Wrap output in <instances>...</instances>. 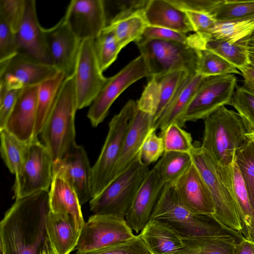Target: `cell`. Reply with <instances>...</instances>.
<instances>
[{
	"label": "cell",
	"instance_id": "b9f144b4",
	"mask_svg": "<svg viewBox=\"0 0 254 254\" xmlns=\"http://www.w3.org/2000/svg\"><path fill=\"white\" fill-rule=\"evenodd\" d=\"M231 106L242 117L248 132H254V94L237 86Z\"/></svg>",
	"mask_w": 254,
	"mask_h": 254
},
{
	"label": "cell",
	"instance_id": "484cf974",
	"mask_svg": "<svg viewBox=\"0 0 254 254\" xmlns=\"http://www.w3.org/2000/svg\"><path fill=\"white\" fill-rule=\"evenodd\" d=\"M49 205L53 213L70 215L76 228L81 232L85 222L78 197L69 184L56 174H53L49 190Z\"/></svg>",
	"mask_w": 254,
	"mask_h": 254
},
{
	"label": "cell",
	"instance_id": "8992f818",
	"mask_svg": "<svg viewBox=\"0 0 254 254\" xmlns=\"http://www.w3.org/2000/svg\"><path fill=\"white\" fill-rule=\"evenodd\" d=\"M150 169L141 160L140 152L130 165L89 202L94 214L125 219L137 192Z\"/></svg>",
	"mask_w": 254,
	"mask_h": 254
},
{
	"label": "cell",
	"instance_id": "7402d4cb",
	"mask_svg": "<svg viewBox=\"0 0 254 254\" xmlns=\"http://www.w3.org/2000/svg\"><path fill=\"white\" fill-rule=\"evenodd\" d=\"M39 87L37 85L21 89L3 128L25 142L34 138Z\"/></svg>",
	"mask_w": 254,
	"mask_h": 254
},
{
	"label": "cell",
	"instance_id": "6da1fadb",
	"mask_svg": "<svg viewBox=\"0 0 254 254\" xmlns=\"http://www.w3.org/2000/svg\"><path fill=\"white\" fill-rule=\"evenodd\" d=\"M50 211L49 190L16 199L0 223V254H40Z\"/></svg>",
	"mask_w": 254,
	"mask_h": 254
},
{
	"label": "cell",
	"instance_id": "8fae6325",
	"mask_svg": "<svg viewBox=\"0 0 254 254\" xmlns=\"http://www.w3.org/2000/svg\"><path fill=\"white\" fill-rule=\"evenodd\" d=\"M150 73L143 58L139 56L117 74L108 78L107 81L90 106L87 117L93 127L102 123L117 98L130 85Z\"/></svg>",
	"mask_w": 254,
	"mask_h": 254
},
{
	"label": "cell",
	"instance_id": "11a10c76",
	"mask_svg": "<svg viewBox=\"0 0 254 254\" xmlns=\"http://www.w3.org/2000/svg\"><path fill=\"white\" fill-rule=\"evenodd\" d=\"M236 43L243 46L249 55L254 58V30L248 36Z\"/></svg>",
	"mask_w": 254,
	"mask_h": 254
},
{
	"label": "cell",
	"instance_id": "ab89813d",
	"mask_svg": "<svg viewBox=\"0 0 254 254\" xmlns=\"http://www.w3.org/2000/svg\"><path fill=\"white\" fill-rule=\"evenodd\" d=\"M94 46L100 68L103 72L116 60L123 49L115 35L105 30L94 40Z\"/></svg>",
	"mask_w": 254,
	"mask_h": 254
},
{
	"label": "cell",
	"instance_id": "74e56055",
	"mask_svg": "<svg viewBox=\"0 0 254 254\" xmlns=\"http://www.w3.org/2000/svg\"><path fill=\"white\" fill-rule=\"evenodd\" d=\"M235 160L242 176L254 212V142L248 140L236 151Z\"/></svg>",
	"mask_w": 254,
	"mask_h": 254
},
{
	"label": "cell",
	"instance_id": "f1b7e54d",
	"mask_svg": "<svg viewBox=\"0 0 254 254\" xmlns=\"http://www.w3.org/2000/svg\"><path fill=\"white\" fill-rule=\"evenodd\" d=\"M244 237L232 233L196 237H182L184 248L173 254H234L238 242Z\"/></svg>",
	"mask_w": 254,
	"mask_h": 254
},
{
	"label": "cell",
	"instance_id": "e575fe53",
	"mask_svg": "<svg viewBox=\"0 0 254 254\" xmlns=\"http://www.w3.org/2000/svg\"><path fill=\"white\" fill-rule=\"evenodd\" d=\"M204 38L205 49L219 55L238 70L250 64L249 53L243 46L238 43Z\"/></svg>",
	"mask_w": 254,
	"mask_h": 254
},
{
	"label": "cell",
	"instance_id": "d6a6232c",
	"mask_svg": "<svg viewBox=\"0 0 254 254\" xmlns=\"http://www.w3.org/2000/svg\"><path fill=\"white\" fill-rule=\"evenodd\" d=\"M0 154L10 172L17 175L27 154L29 142L22 141L5 129L0 130Z\"/></svg>",
	"mask_w": 254,
	"mask_h": 254
},
{
	"label": "cell",
	"instance_id": "5b68a950",
	"mask_svg": "<svg viewBox=\"0 0 254 254\" xmlns=\"http://www.w3.org/2000/svg\"><path fill=\"white\" fill-rule=\"evenodd\" d=\"M161 220L182 237L208 236L221 233H241L230 231L213 216L194 212L179 201L174 187L164 185L150 219Z\"/></svg>",
	"mask_w": 254,
	"mask_h": 254
},
{
	"label": "cell",
	"instance_id": "3957f363",
	"mask_svg": "<svg viewBox=\"0 0 254 254\" xmlns=\"http://www.w3.org/2000/svg\"><path fill=\"white\" fill-rule=\"evenodd\" d=\"M190 154L212 196L215 207L214 217L225 228L241 233V221L230 186V166H220L201 146L194 145Z\"/></svg>",
	"mask_w": 254,
	"mask_h": 254
},
{
	"label": "cell",
	"instance_id": "277c9868",
	"mask_svg": "<svg viewBox=\"0 0 254 254\" xmlns=\"http://www.w3.org/2000/svg\"><path fill=\"white\" fill-rule=\"evenodd\" d=\"M204 120L201 147L221 166H230L236 150L247 142L245 124L237 112L222 106Z\"/></svg>",
	"mask_w": 254,
	"mask_h": 254
},
{
	"label": "cell",
	"instance_id": "60d3db41",
	"mask_svg": "<svg viewBox=\"0 0 254 254\" xmlns=\"http://www.w3.org/2000/svg\"><path fill=\"white\" fill-rule=\"evenodd\" d=\"M164 152L190 153L194 145L190 133L176 123L170 124L161 131Z\"/></svg>",
	"mask_w": 254,
	"mask_h": 254
},
{
	"label": "cell",
	"instance_id": "d6986e66",
	"mask_svg": "<svg viewBox=\"0 0 254 254\" xmlns=\"http://www.w3.org/2000/svg\"><path fill=\"white\" fill-rule=\"evenodd\" d=\"M188 73L178 70L149 77L136 102L137 109L152 115L155 124Z\"/></svg>",
	"mask_w": 254,
	"mask_h": 254
},
{
	"label": "cell",
	"instance_id": "f35d334b",
	"mask_svg": "<svg viewBox=\"0 0 254 254\" xmlns=\"http://www.w3.org/2000/svg\"><path fill=\"white\" fill-rule=\"evenodd\" d=\"M199 64L197 72L204 77L228 74H239L241 72L233 64L216 54L206 49L198 50Z\"/></svg>",
	"mask_w": 254,
	"mask_h": 254
},
{
	"label": "cell",
	"instance_id": "7bdbcfd3",
	"mask_svg": "<svg viewBox=\"0 0 254 254\" xmlns=\"http://www.w3.org/2000/svg\"><path fill=\"white\" fill-rule=\"evenodd\" d=\"M76 254H152L139 234L131 239L106 248Z\"/></svg>",
	"mask_w": 254,
	"mask_h": 254
},
{
	"label": "cell",
	"instance_id": "7a4b0ae2",
	"mask_svg": "<svg viewBox=\"0 0 254 254\" xmlns=\"http://www.w3.org/2000/svg\"><path fill=\"white\" fill-rule=\"evenodd\" d=\"M77 109L73 75L65 77L55 105L40 134L54 163L63 159L75 142V117Z\"/></svg>",
	"mask_w": 254,
	"mask_h": 254
},
{
	"label": "cell",
	"instance_id": "d590c367",
	"mask_svg": "<svg viewBox=\"0 0 254 254\" xmlns=\"http://www.w3.org/2000/svg\"><path fill=\"white\" fill-rule=\"evenodd\" d=\"M212 17L220 22L254 19V0H221Z\"/></svg>",
	"mask_w": 254,
	"mask_h": 254
},
{
	"label": "cell",
	"instance_id": "ee69618b",
	"mask_svg": "<svg viewBox=\"0 0 254 254\" xmlns=\"http://www.w3.org/2000/svg\"><path fill=\"white\" fill-rule=\"evenodd\" d=\"M26 0H0V18H2L15 33L22 21Z\"/></svg>",
	"mask_w": 254,
	"mask_h": 254
},
{
	"label": "cell",
	"instance_id": "e0dca14e",
	"mask_svg": "<svg viewBox=\"0 0 254 254\" xmlns=\"http://www.w3.org/2000/svg\"><path fill=\"white\" fill-rule=\"evenodd\" d=\"M44 33L53 66L65 77L72 75L81 41L68 27L64 17L54 26L44 28Z\"/></svg>",
	"mask_w": 254,
	"mask_h": 254
},
{
	"label": "cell",
	"instance_id": "ffe728a7",
	"mask_svg": "<svg viewBox=\"0 0 254 254\" xmlns=\"http://www.w3.org/2000/svg\"><path fill=\"white\" fill-rule=\"evenodd\" d=\"M172 185L179 201L185 206L194 212L214 217L215 207L212 196L193 163Z\"/></svg>",
	"mask_w": 254,
	"mask_h": 254
},
{
	"label": "cell",
	"instance_id": "f907efd6",
	"mask_svg": "<svg viewBox=\"0 0 254 254\" xmlns=\"http://www.w3.org/2000/svg\"><path fill=\"white\" fill-rule=\"evenodd\" d=\"M21 89H14L0 92V130L4 128Z\"/></svg>",
	"mask_w": 254,
	"mask_h": 254
},
{
	"label": "cell",
	"instance_id": "9f6ffc18",
	"mask_svg": "<svg viewBox=\"0 0 254 254\" xmlns=\"http://www.w3.org/2000/svg\"><path fill=\"white\" fill-rule=\"evenodd\" d=\"M40 254H56L51 246L48 239L41 250Z\"/></svg>",
	"mask_w": 254,
	"mask_h": 254
},
{
	"label": "cell",
	"instance_id": "30bf717a",
	"mask_svg": "<svg viewBox=\"0 0 254 254\" xmlns=\"http://www.w3.org/2000/svg\"><path fill=\"white\" fill-rule=\"evenodd\" d=\"M237 77L228 74L204 77L182 119L187 122L205 120L222 106L231 105Z\"/></svg>",
	"mask_w": 254,
	"mask_h": 254
},
{
	"label": "cell",
	"instance_id": "816d5d0a",
	"mask_svg": "<svg viewBox=\"0 0 254 254\" xmlns=\"http://www.w3.org/2000/svg\"><path fill=\"white\" fill-rule=\"evenodd\" d=\"M194 32L206 36L217 21L210 15L191 11H185Z\"/></svg>",
	"mask_w": 254,
	"mask_h": 254
},
{
	"label": "cell",
	"instance_id": "5bb4252c",
	"mask_svg": "<svg viewBox=\"0 0 254 254\" xmlns=\"http://www.w3.org/2000/svg\"><path fill=\"white\" fill-rule=\"evenodd\" d=\"M57 72L52 65L16 54L0 62V91L39 85Z\"/></svg>",
	"mask_w": 254,
	"mask_h": 254
},
{
	"label": "cell",
	"instance_id": "603a6c76",
	"mask_svg": "<svg viewBox=\"0 0 254 254\" xmlns=\"http://www.w3.org/2000/svg\"><path fill=\"white\" fill-rule=\"evenodd\" d=\"M154 125L153 116L137 108L125 136L112 181L133 162L140 152L147 135L155 130Z\"/></svg>",
	"mask_w": 254,
	"mask_h": 254
},
{
	"label": "cell",
	"instance_id": "f546056e",
	"mask_svg": "<svg viewBox=\"0 0 254 254\" xmlns=\"http://www.w3.org/2000/svg\"><path fill=\"white\" fill-rule=\"evenodd\" d=\"M230 180L241 221V233L245 239L254 242V212L242 176L235 160L230 166Z\"/></svg>",
	"mask_w": 254,
	"mask_h": 254
},
{
	"label": "cell",
	"instance_id": "db71d44e",
	"mask_svg": "<svg viewBox=\"0 0 254 254\" xmlns=\"http://www.w3.org/2000/svg\"><path fill=\"white\" fill-rule=\"evenodd\" d=\"M234 254H254V242L244 237L236 244Z\"/></svg>",
	"mask_w": 254,
	"mask_h": 254
},
{
	"label": "cell",
	"instance_id": "ba28073f",
	"mask_svg": "<svg viewBox=\"0 0 254 254\" xmlns=\"http://www.w3.org/2000/svg\"><path fill=\"white\" fill-rule=\"evenodd\" d=\"M135 44L147 64L149 77L178 70L197 72L198 50L189 45L158 39L140 40Z\"/></svg>",
	"mask_w": 254,
	"mask_h": 254
},
{
	"label": "cell",
	"instance_id": "4fadbf2b",
	"mask_svg": "<svg viewBox=\"0 0 254 254\" xmlns=\"http://www.w3.org/2000/svg\"><path fill=\"white\" fill-rule=\"evenodd\" d=\"M125 218L94 214L85 222L76 249L78 252L99 250L135 237Z\"/></svg>",
	"mask_w": 254,
	"mask_h": 254
},
{
	"label": "cell",
	"instance_id": "8d00e7d4",
	"mask_svg": "<svg viewBox=\"0 0 254 254\" xmlns=\"http://www.w3.org/2000/svg\"><path fill=\"white\" fill-rule=\"evenodd\" d=\"M254 30V19L232 22H217L205 38L235 43Z\"/></svg>",
	"mask_w": 254,
	"mask_h": 254
},
{
	"label": "cell",
	"instance_id": "681fc988",
	"mask_svg": "<svg viewBox=\"0 0 254 254\" xmlns=\"http://www.w3.org/2000/svg\"><path fill=\"white\" fill-rule=\"evenodd\" d=\"M149 0H124L116 1L119 11L111 20L115 21L137 14H143Z\"/></svg>",
	"mask_w": 254,
	"mask_h": 254
},
{
	"label": "cell",
	"instance_id": "d4e9b609",
	"mask_svg": "<svg viewBox=\"0 0 254 254\" xmlns=\"http://www.w3.org/2000/svg\"><path fill=\"white\" fill-rule=\"evenodd\" d=\"M143 15L148 26L165 28L185 34L194 32L186 12L168 0H149Z\"/></svg>",
	"mask_w": 254,
	"mask_h": 254
},
{
	"label": "cell",
	"instance_id": "2e32d148",
	"mask_svg": "<svg viewBox=\"0 0 254 254\" xmlns=\"http://www.w3.org/2000/svg\"><path fill=\"white\" fill-rule=\"evenodd\" d=\"M53 174L60 176L69 184L81 205L93 198L92 167L82 146L76 143L63 159L54 163Z\"/></svg>",
	"mask_w": 254,
	"mask_h": 254
},
{
	"label": "cell",
	"instance_id": "ac0fdd59",
	"mask_svg": "<svg viewBox=\"0 0 254 254\" xmlns=\"http://www.w3.org/2000/svg\"><path fill=\"white\" fill-rule=\"evenodd\" d=\"M15 35L17 54L53 65L47 49L44 28L39 22L34 0H26L23 18Z\"/></svg>",
	"mask_w": 254,
	"mask_h": 254
},
{
	"label": "cell",
	"instance_id": "6f0895ef",
	"mask_svg": "<svg viewBox=\"0 0 254 254\" xmlns=\"http://www.w3.org/2000/svg\"><path fill=\"white\" fill-rule=\"evenodd\" d=\"M246 136L248 140L254 142V132H247Z\"/></svg>",
	"mask_w": 254,
	"mask_h": 254
},
{
	"label": "cell",
	"instance_id": "bcb514c9",
	"mask_svg": "<svg viewBox=\"0 0 254 254\" xmlns=\"http://www.w3.org/2000/svg\"><path fill=\"white\" fill-rule=\"evenodd\" d=\"M17 54L15 33L0 18V62L6 61Z\"/></svg>",
	"mask_w": 254,
	"mask_h": 254
},
{
	"label": "cell",
	"instance_id": "9a60e30c",
	"mask_svg": "<svg viewBox=\"0 0 254 254\" xmlns=\"http://www.w3.org/2000/svg\"><path fill=\"white\" fill-rule=\"evenodd\" d=\"M64 20L74 35L81 41L94 40L107 26L105 1L72 0Z\"/></svg>",
	"mask_w": 254,
	"mask_h": 254
},
{
	"label": "cell",
	"instance_id": "836d02e7",
	"mask_svg": "<svg viewBox=\"0 0 254 254\" xmlns=\"http://www.w3.org/2000/svg\"><path fill=\"white\" fill-rule=\"evenodd\" d=\"M147 26L143 14H137L110 22L104 30L112 32L123 48L131 42L139 41Z\"/></svg>",
	"mask_w": 254,
	"mask_h": 254
},
{
	"label": "cell",
	"instance_id": "f5cc1de1",
	"mask_svg": "<svg viewBox=\"0 0 254 254\" xmlns=\"http://www.w3.org/2000/svg\"><path fill=\"white\" fill-rule=\"evenodd\" d=\"M239 70L244 78V84L242 86L254 94V66L250 64Z\"/></svg>",
	"mask_w": 254,
	"mask_h": 254
},
{
	"label": "cell",
	"instance_id": "9c48e42d",
	"mask_svg": "<svg viewBox=\"0 0 254 254\" xmlns=\"http://www.w3.org/2000/svg\"><path fill=\"white\" fill-rule=\"evenodd\" d=\"M52 156L38 137L32 139L22 167L15 176L13 198H23L40 191L50 190L53 179Z\"/></svg>",
	"mask_w": 254,
	"mask_h": 254
},
{
	"label": "cell",
	"instance_id": "83f0119b",
	"mask_svg": "<svg viewBox=\"0 0 254 254\" xmlns=\"http://www.w3.org/2000/svg\"><path fill=\"white\" fill-rule=\"evenodd\" d=\"M139 234L152 254H173L184 248L182 237L159 220L150 219Z\"/></svg>",
	"mask_w": 254,
	"mask_h": 254
},
{
	"label": "cell",
	"instance_id": "cb8c5ba5",
	"mask_svg": "<svg viewBox=\"0 0 254 254\" xmlns=\"http://www.w3.org/2000/svg\"><path fill=\"white\" fill-rule=\"evenodd\" d=\"M198 72L188 73L154 125L155 130H163L175 123L183 127L182 119L204 78Z\"/></svg>",
	"mask_w": 254,
	"mask_h": 254
},
{
	"label": "cell",
	"instance_id": "4316f807",
	"mask_svg": "<svg viewBox=\"0 0 254 254\" xmlns=\"http://www.w3.org/2000/svg\"><path fill=\"white\" fill-rule=\"evenodd\" d=\"M49 242L56 254H69L76 248L80 232L68 214L50 211L46 223Z\"/></svg>",
	"mask_w": 254,
	"mask_h": 254
},
{
	"label": "cell",
	"instance_id": "44dd1931",
	"mask_svg": "<svg viewBox=\"0 0 254 254\" xmlns=\"http://www.w3.org/2000/svg\"><path fill=\"white\" fill-rule=\"evenodd\" d=\"M164 186L153 168L143 182L125 216L129 226L136 234L140 233L150 220Z\"/></svg>",
	"mask_w": 254,
	"mask_h": 254
},
{
	"label": "cell",
	"instance_id": "f6af8a7d",
	"mask_svg": "<svg viewBox=\"0 0 254 254\" xmlns=\"http://www.w3.org/2000/svg\"><path fill=\"white\" fill-rule=\"evenodd\" d=\"M164 153L163 138L154 129L147 135L140 150L143 162L147 166L159 160Z\"/></svg>",
	"mask_w": 254,
	"mask_h": 254
},
{
	"label": "cell",
	"instance_id": "52a82bcc",
	"mask_svg": "<svg viewBox=\"0 0 254 254\" xmlns=\"http://www.w3.org/2000/svg\"><path fill=\"white\" fill-rule=\"evenodd\" d=\"M136 109V102L132 100L128 101L109 124L108 133L100 154L92 166L93 198L112 181L125 136Z\"/></svg>",
	"mask_w": 254,
	"mask_h": 254
},
{
	"label": "cell",
	"instance_id": "c3c4849f",
	"mask_svg": "<svg viewBox=\"0 0 254 254\" xmlns=\"http://www.w3.org/2000/svg\"><path fill=\"white\" fill-rule=\"evenodd\" d=\"M177 8L212 16L221 0H168Z\"/></svg>",
	"mask_w": 254,
	"mask_h": 254
},
{
	"label": "cell",
	"instance_id": "7c38bea8",
	"mask_svg": "<svg viewBox=\"0 0 254 254\" xmlns=\"http://www.w3.org/2000/svg\"><path fill=\"white\" fill-rule=\"evenodd\" d=\"M73 75L78 110L90 106L108 80L100 68L94 40L81 41Z\"/></svg>",
	"mask_w": 254,
	"mask_h": 254
},
{
	"label": "cell",
	"instance_id": "4dcf8cb0",
	"mask_svg": "<svg viewBox=\"0 0 254 254\" xmlns=\"http://www.w3.org/2000/svg\"><path fill=\"white\" fill-rule=\"evenodd\" d=\"M65 78L61 71L39 84L34 138L40 135L55 105L60 87Z\"/></svg>",
	"mask_w": 254,
	"mask_h": 254
},
{
	"label": "cell",
	"instance_id": "7dc6e473",
	"mask_svg": "<svg viewBox=\"0 0 254 254\" xmlns=\"http://www.w3.org/2000/svg\"><path fill=\"white\" fill-rule=\"evenodd\" d=\"M149 39L171 41L189 45V36H187L186 34L165 28L147 26L139 40Z\"/></svg>",
	"mask_w": 254,
	"mask_h": 254
},
{
	"label": "cell",
	"instance_id": "680465c9",
	"mask_svg": "<svg viewBox=\"0 0 254 254\" xmlns=\"http://www.w3.org/2000/svg\"><path fill=\"white\" fill-rule=\"evenodd\" d=\"M249 59L250 61V64L254 66V58L249 55Z\"/></svg>",
	"mask_w": 254,
	"mask_h": 254
},
{
	"label": "cell",
	"instance_id": "1f68e13d",
	"mask_svg": "<svg viewBox=\"0 0 254 254\" xmlns=\"http://www.w3.org/2000/svg\"><path fill=\"white\" fill-rule=\"evenodd\" d=\"M192 164L190 153L164 152L153 168L164 185H173Z\"/></svg>",
	"mask_w": 254,
	"mask_h": 254
}]
</instances>
